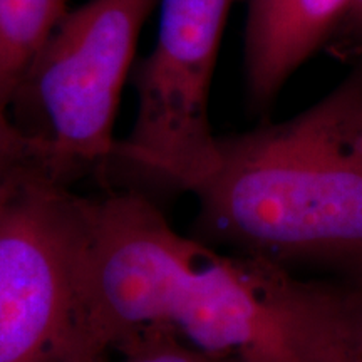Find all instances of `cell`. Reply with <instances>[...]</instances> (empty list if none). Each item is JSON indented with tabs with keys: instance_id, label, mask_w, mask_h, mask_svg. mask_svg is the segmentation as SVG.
I'll return each instance as SVG.
<instances>
[{
	"instance_id": "obj_2",
	"label": "cell",
	"mask_w": 362,
	"mask_h": 362,
	"mask_svg": "<svg viewBox=\"0 0 362 362\" xmlns=\"http://www.w3.org/2000/svg\"><path fill=\"white\" fill-rule=\"evenodd\" d=\"M197 235L291 262L362 255V59L327 96L279 124L220 138L193 189Z\"/></svg>"
},
{
	"instance_id": "obj_5",
	"label": "cell",
	"mask_w": 362,
	"mask_h": 362,
	"mask_svg": "<svg viewBox=\"0 0 362 362\" xmlns=\"http://www.w3.org/2000/svg\"><path fill=\"white\" fill-rule=\"evenodd\" d=\"M235 2L160 0L155 45L134 81V124L112 161L189 193L215 170L220 136L210 123V90Z\"/></svg>"
},
{
	"instance_id": "obj_9",
	"label": "cell",
	"mask_w": 362,
	"mask_h": 362,
	"mask_svg": "<svg viewBox=\"0 0 362 362\" xmlns=\"http://www.w3.org/2000/svg\"><path fill=\"white\" fill-rule=\"evenodd\" d=\"M29 163H40L51 170V146L39 136L29 134L19 126L0 128V180Z\"/></svg>"
},
{
	"instance_id": "obj_10",
	"label": "cell",
	"mask_w": 362,
	"mask_h": 362,
	"mask_svg": "<svg viewBox=\"0 0 362 362\" xmlns=\"http://www.w3.org/2000/svg\"><path fill=\"white\" fill-rule=\"evenodd\" d=\"M349 362H362V297H354V324H352Z\"/></svg>"
},
{
	"instance_id": "obj_11",
	"label": "cell",
	"mask_w": 362,
	"mask_h": 362,
	"mask_svg": "<svg viewBox=\"0 0 362 362\" xmlns=\"http://www.w3.org/2000/svg\"><path fill=\"white\" fill-rule=\"evenodd\" d=\"M344 30L354 39L356 47L362 49V0H349V16Z\"/></svg>"
},
{
	"instance_id": "obj_6",
	"label": "cell",
	"mask_w": 362,
	"mask_h": 362,
	"mask_svg": "<svg viewBox=\"0 0 362 362\" xmlns=\"http://www.w3.org/2000/svg\"><path fill=\"white\" fill-rule=\"evenodd\" d=\"M349 16V0H247V94L265 110L291 76L319 51Z\"/></svg>"
},
{
	"instance_id": "obj_8",
	"label": "cell",
	"mask_w": 362,
	"mask_h": 362,
	"mask_svg": "<svg viewBox=\"0 0 362 362\" xmlns=\"http://www.w3.org/2000/svg\"><path fill=\"white\" fill-rule=\"evenodd\" d=\"M119 362H215L185 342L163 332H148L116 347Z\"/></svg>"
},
{
	"instance_id": "obj_4",
	"label": "cell",
	"mask_w": 362,
	"mask_h": 362,
	"mask_svg": "<svg viewBox=\"0 0 362 362\" xmlns=\"http://www.w3.org/2000/svg\"><path fill=\"white\" fill-rule=\"evenodd\" d=\"M160 0H88L59 22L27 72L44 117L51 171L67 181L115 158V123L144 22ZM13 99V101H16Z\"/></svg>"
},
{
	"instance_id": "obj_7",
	"label": "cell",
	"mask_w": 362,
	"mask_h": 362,
	"mask_svg": "<svg viewBox=\"0 0 362 362\" xmlns=\"http://www.w3.org/2000/svg\"><path fill=\"white\" fill-rule=\"evenodd\" d=\"M67 0H0V106L16 99L30 66L51 39Z\"/></svg>"
},
{
	"instance_id": "obj_1",
	"label": "cell",
	"mask_w": 362,
	"mask_h": 362,
	"mask_svg": "<svg viewBox=\"0 0 362 362\" xmlns=\"http://www.w3.org/2000/svg\"><path fill=\"white\" fill-rule=\"evenodd\" d=\"M84 298L99 361L148 332L215 362H349L354 297L180 233L143 194L89 198Z\"/></svg>"
},
{
	"instance_id": "obj_12",
	"label": "cell",
	"mask_w": 362,
	"mask_h": 362,
	"mask_svg": "<svg viewBox=\"0 0 362 362\" xmlns=\"http://www.w3.org/2000/svg\"><path fill=\"white\" fill-rule=\"evenodd\" d=\"M12 126H17V124H13L12 121L8 119L6 110L0 106V128H12Z\"/></svg>"
},
{
	"instance_id": "obj_3",
	"label": "cell",
	"mask_w": 362,
	"mask_h": 362,
	"mask_svg": "<svg viewBox=\"0 0 362 362\" xmlns=\"http://www.w3.org/2000/svg\"><path fill=\"white\" fill-rule=\"evenodd\" d=\"M88 198L40 163L0 180V362H99L86 322Z\"/></svg>"
}]
</instances>
